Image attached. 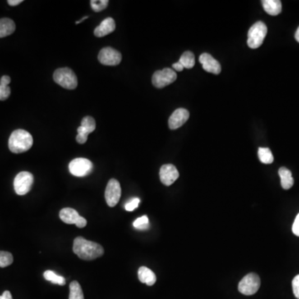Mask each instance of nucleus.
Segmentation results:
<instances>
[{"label": "nucleus", "mask_w": 299, "mask_h": 299, "mask_svg": "<svg viewBox=\"0 0 299 299\" xmlns=\"http://www.w3.org/2000/svg\"><path fill=\"white\" fill-rule=\"evenodd\" d=\"M88 135L89 133L86 131L85 129L82 127L81 126H79L78 128V135H77V141L79 144H84L86 141L88 140Z\"/></svg>", "instance_id": "nucleus-29"}, {"label": "nucleus", "mask_w": 299, "mask_h": 299, "mask_svg": "<svg viewBox=\"0 0 299 299\" xmlns=\"http://www.w3.org/2000/svg\"><path fill=\"white\" fill-rule=\"evenodd\" d=\"M11 82L9 76H3L0 80V101H5L10 98L11 89L9 87Z\"/></svg>", "instance_id": "nucleus-20"}, {"label": "nucleus", "mask_w": 299, "mask_h": 299, "mask_svg": "<svg viewBox=\"0 0 299 299\" xmlns=\"http://www.w3.org/2000/svg\"><path fill=\"white\" fill-rule=\"evenodd\" d=\"M199 60L204 71L213 74L220 73V63L217 60L214 59L211 55L204 52L199 56Z\"/></svg>", "instance_id": "nucleus-14"}, {"label": "nucleus", "mask_w": 299, "mask_h": 299, "mask_svg": "<svg viewBox=\"0 0 299 299\" xmlns=\"http://www.w3.org/2000/svg\"><path fill=\"white\" fill-rule=\"evenodd\" d=\"M140 202L139 198H132L129 201L126 202V204H125V209L127 211H133L139 206Z\"/></svg>", "instance_id": "nucleus-30"}, {"label": "nucleus", "mask_w": 299, "mask_h": 299, "mask_svg": "<svg viewBox=\"0 0 299 299\" xmlns=\"http://www.w3.org/2000/svg\"><path fill=\"white\" fill-rule=\"evenodd\" d=\"M258 156H259V161L264 164H272L273 160H274L273 154H272L269 148H259Z\"/></svg>", "instance_id": "nucleus-23"}, {"label": "nucleus", "mask_w": 299, "mask_h": 299, "mask_svg": "<svg viewBox=\"0 0 299 299\" xmlns=\"http://www.w3.org/2000/svg\"><path fill=\"white\" fill-rule=\"evenodd\" d=\"M33 184V174L29 171H22L17 175L14 181L15 192L17 195H25L31 190Z\"/></svg>", "instance_id": "nucleus-7"}, {"label": "nucleus", "mask_w": 299, "mask_h": 299, "mask_svg": "<svg viewBox=\"0 0 299 299\" xmlns=\"http://www.w3.org/2000/svg\"><path fill=\"white\" fill-rule=\"evenodd\" d=\"M292 233L299 237V214L295 218L294 223L292 225Z\"/></svg>", "instance_id": "nucleus-32"}, {"label": "nucleus", "mask_w": 299, "mask_h": 299, "mask_svg": "<svg viewBox=\"0 0 299 299\" xmlns=\"http://www.w3.org/2000/svg\"><path fill=\"white\" fill-rule=\"evenodd\" d=\"M15 22L12 19L5 18L0 19V38H5L10 36L15 31Z\"/></svg>", "instance_id": "nucleus-19"}, {"label": "nucleus", "mask_w": 299, "mask_h": 299, "mask_svg": "<svg viewBox=\"0 0 299 299\" xmlns=\"http://www.w3.org/2000/svg\"><path fill=\"white\" fill-rule=\"evenodd\" d=\"M116 29V23L112 18H107L94 30V34L98 38H102L113 33Z\"/></svg>", "instance_id": "nucleus-15"}, {"label": "nucleus", "mask_w": 299, "mask_h": 299, "mask_svg": "<svg viewBox=\"0 0 299 299\" xmlns=\"http://www.w3.org/2000/svg\"><path fill=\"white\" fill-rule=\"evenodd\" d=\"M138 278L140 282L148 286H152L157 282V276L153 271L146 267H140L138 270Z\"/></svg>", "instance_id": "nucleus-16"}, {"label": "nucleus", "mask_w": 299, "mask_h": 299, "mask_svg": "<svg viewBox=\"0 0 299 299\" xmlns=\"http://www.w3.org/2000/svg\"><path fill=\"white\" fill-rule=\"evenodd\" d=\"M179 62L184 66V68H192L195 64V55L190 51H186L181 55Z\"/></svg>", "instance_id": "nucleus-21"}, {"label": "nucleus", "mask_w": 299, "mask_h": 299, "mask_svg": "<svg viewBox=\"0 0 299 299\" xmlns=\"http://www.w3.org/2000/svg\"><path fill=\"white\" fill-rule=\"evenodd\" d=\"M23 3V0H9L8 1V4L10 5V6H17V5H19V4H21Z\"/></svg>", "instance_id": "nucleus-35"}, {"label": "nucleus", "mask_w": 299, "mask_h": 299, "mask_svg": "<svg viewBox=\"0 0 299 299\" xmlns=\"http://www.w3.org/2000/svg\"><path fill=\"white\" fill-rule=\"evenodd\" d=\"M43 276L46 280L49 281L54 284L60 285V286L66 284V279L62 276L57 275V273H55L53 271L47 270L43 273Z\"/></svg>", "instance_id": "nucleus-22"}, {"label": "nucleus", "mask_w": 299, "mask_h": 299, "mask_svg": "<svg viewBox=\"0 0 299 299\" xmlns=\"http://www.w3.org/2000/svg\"><path fill=\"white\" fill-rule=\"evenodd\" d=\"M149 218L147 216L144 215L140 218H136L134 223H133V226L137 230H140V231H145L149 228Z\"/></svg>", "instance_id": "nucleus-27"}, {"label": "nucleus", "mask_w": 299, "mask_h": 299, "mask_svg": "<svg viewBox=\"0 0 299 299\" xmlns=\"http://www.w3.org/2000/svg\"><path fill=\"white\" fill-rule=\"evenodd\" d=\"M0 299H13L12 295L10 291H5L1 296H0Z\"/></svg>", "instance_id": "nucleus-34"}, {"label": "nucleus", "mask_w": 299, "mask_h": 299, "mask_svg": "<svg viewBox=\"0 0 299 299\" xmlns=\"http://www.w3.org/2000/svg\"><path fill=\"white\" fill-rule=\"evenodd\" d=\"M81 126L85 129L89 134L93 132L96 129L95 119L93 118L92 116H85L82 121Z\"/></svg>", "instance_id": "nucleus-25"}, {"label": "nucleus", "mask_w": 299, "mask_h": 299, "mask_svg": "<svg viewBox=\"0 0 299 299\" xmlns=\"http://www.w3.org/2000/svg\"><path fill=\"white\" fill-rule=\"evenodd\" d=\"M91 7L95 12H101L107 7L109 4L108 0H92Z\"/></svg>", "instance_id": "nucleus-28"}, {"label": "nucleus", "mask_w": 299, "mask_h": 299, "mask_svg": "<svg viewBox=\"0 0 299 299\" xmlns=\"http://www.w3.org/2000/svg\"><path fill=\"white\" fill-rule=\"evenodd\" d=\"M74 254L83 260H94L104 254V249L98 243L77 237L73 242Z\"/></svg>", "instance_id": "nucleus-1"}, {"label": "nucleus", "mask_w": 299, "mask_h": 299, "mask_svg": "<svg viewBox=\"0 0 299 299\" xmlns=\"http://www.w3.org/2000/svg\"><path fill=\"white\" fill-rule=\"evenodd\" d=\"M93 170V162L86 158H76L69 164V171L76 177H84L92 173Z\"/></svg>", "instance_id": "nucleus-6"}, {"label": "nucleus", "mask_w": 299, "mask_h": 299, "mask_svg": "<svg viewBox=\"0 0 299 299\" xmlns=\"http://www.w3.org/2000/svg\"><path fill=\"white\" fill-rule=\"evenodd\" d=\"M268 33L266 24L263 22H257L249 29L248 33V46L255 49L260 47L264 43V38Z\"/></svg>", "instance_id": "nucleus-3"}, {"label": "nucleus", "mask_w": 299, "mask_h": 299, "mask_svg": "<svg viewBox=\"0 0 299 299\" xmlns=\"http://www.w3.org/2000/svg\"><path fill=\"white\" fill-rule=\"evenodd\" d=\"M190 112L185 108H178L171 114L169 118V127L171 130L180 128L188 121Z\"/></svg>", "instance_id": "nucleus-13"}, {"label": "nucleus", "mask_w": 299, "mask_h": 299, "mask_svg": "<svg viewBox=\"0 0 299 299\" xmlns=\"http://www.w3.org/2000/svg\"><path fill=\"white\" fill-rule=\"evenodd\" d=\"M292 291L294 293L295 297L299 299V274L296 276L292 282Z\"/></svg>", "instance_id": "nucleus-31"}, {"label": "nucleus", "mask_w": 299, "mask_h": 299, "mask_svg": "<svg viewBox=\"0 0 299 299\" xmlns=\"http://www.w3.org/2000/svg\"><path fill=\"white\" fill-rule=\"evenodd\" d=\"M59 217L67 225H76L79 228H84L88 221L86 218L79 215L77 210L71 208H64L59 213Z\"/></svg>", "instance_id": "nucleus-11"}, {"label": "nucleus", "mask_w": 299, "mask_h": 299, "mask_svg": "<svg viewBox=\"0 0 299 299\" xmlns=\"http://www.w3.org/2000/svg\"><path fill=\"white\" fill-rule=\"evenodd\" d=\"M172 67H173L174 71L176 70V71H181L184 70V66H183L179 62L174 63V64L172 65Z\"/></svg>", "instance_id": "nucleus-33"}, {"label": "nucleus", "mask_w": 299, "mask_h": 299, "mask_svg": "<svg viewBox=\"0 0 299 299\" xmlns=\"http://www.w3.org/2000/svg\"><path fill=\"white\" fill-rule=\"evenodd\" d=\"M295 39H296V40H297L299 43V27L297 28L296 33H295Z\"/></svg>", "instance_id": "nucleus-36"}, {"label": "nucleus", "mask_w": 299, "mask_h": 299, "mask_svg": "<svg viewBox=\"0 0 299 299\" xmlns=\"http://www.w3.org/2000/svg\"><path fill=\"white\" fill-rule=\"evenodd\" d=\"M14 262V257L10 252L0 251V268H6Z\"/></svg>", "instance_id": "nucleus-26"}, {"label": "nucleus", "mask_w": 299, "mask_h": 299, "mask_svg": "<svg viewBox=\"0 0 299 299\" xmlns=\"http://www.w3.org/2000/svg\"><path fill=\"white\" fill-rule=\"evenodd\" d=\"M33 139L31 134L25 130L13 131L9 140V148L13 153L19 154L28 152L33 146Z\"/></svg>", "instance_id": "nucleus-2"}, {"label": "nucleus", "mask_w": 299, "mask_h": 299, "mask_svg": "<svg viewBox=\"0 0 299 299\" xmlns=\"http://www.w3.org/2000/svg\"><path fill=\"white\" fill-rule=\"evenodd\" d=\"M263 7L267 14L272 16H277L282 12V3L279 0H264Z\"/></svg>", "instance_id": "nucleus-17"}, {"label": "nucleus", "mask_w": 299, "mask_h": 299, "mask_svg": "<svg viewBox=\"0 0 299 299\" xmlns=\"http://www.w3.org/2000/svg\"><path fill=\"white\" fill-rule=\"evenodd\" d=\"M177 79V74L173 69L164 68L157 71L152 76V84L157 88H163L173 83Z\"/></svg>", "instance_id": "nucleus-8"}, {"label": "nucleus", "mask_w": 299, "mask_h": 299, "mask_svg": "<svg viewBox=\"0 0 299 299\" xmlns=\"http://www.w3.org/2000/svg\"><path fill=\"white\" fill-rule=\"evenodd\" d=\"M121 195V188L120 183L116 179L110 180L105 190V199L108 206L114 207L118 204Z\"/></svg>", "instance_id": "nucleus-9"}, {"label": "nucleus", "mask_w": 299, "mask_h": 299, "mask_svg": "<svg viewBox=\"0 0 299 299\" xmlns=\"http://www.w3.org/2000/svg\"><path fill=\"white\" fill-rule=\"evenodd\" d=\"M69 299H84L83 289L79 282L73 281L70 283Z\"/></svg>", "instance_id": "nucleus-24"}, {"label": "nucleus", "mask_w": 299, "mask_h": 299, "mask_svg": "<svg viewBox=\"0 0 299 299\" xmlns=\"http://www.w3.org/2000/svg\"><path fill=\"white\" fill-rule=\"evenodd\" d=\"M121 59V52L110 47L102 48L98 54L99 62L106 66H116L120 64Z\"/></svg>", "instance_id": "nucleus-10"}, {"label": "nucleus", "mask_w": 299, "mask_h": 299, "mask_svg": "<svg viewBox=\"0 0 299 299\" xmlns=\"http://www.w3.org/2000/svg\"><path fill=\"white\" fill-rule=\"evenodd\" d=\"M260 278L256 273H249L248 275L243 278L238 286L239 291L242 294L250 295L255 294L260 287Z\"/></svg>", "instance_id": "nucleus-5"}, {"label": "nucleus", "mask_w": 299, "mask_h": 299, "mask_svg": "<svg viewBox=\"0 0 299 299\" xmlns=\"http://www.w3.org/2000/svg\"><path fill=\"white\" fill-rule=\"evenodd\" d=\"M53 79L58 85L69 90H73L78 87L76 74L68 67L57 69L53 74Z\"/></svg>", "instance_id": "nucleus-4"}, {"label": "nucleus", "mask_w": 299, "mask_h": 299, "mask_svg": "<svg viewBox=\"0 0 299 299\" xmlns=\"http://www.w3.org/2000/svg\"><path fill=\"white\" fill-rule=\"evenodd\" d=\"M179 178V172L176 166L166 164L160 170V179L163 185L170 186Z\"/></svg>", "instance_id": "nucleus-12"}, {"label": "nucleus", "mask_w": 299, "mask_h": 299, "mask_svg": "<svg viewBox=\"0 0 299 299\" xmlns=\"http://www.w3.org/2000/svg\"><path fill=\"white\" fill-rule=\"evenodd\" d=\"M278 175L280 176L281 185L284 190H289L294 184V180L292 178V172L286 168L281 167L278 170Z\"/></svg>", "instance_id": "nucleus-18"}]
</instances>
